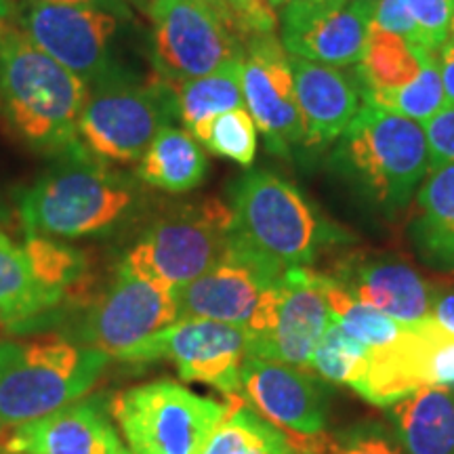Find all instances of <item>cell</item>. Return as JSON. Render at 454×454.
Returning <instances> with one entry per match:
<instances>
[{
	"label": "cell",
	"instance_id": "cell-1",
	"mask_svg": "<svg viewBox=\"0 0 454 454\" xmlns=\"http://www.w3.org/2000/svg\"><path fill=\"white\" fill-rule=\"evenodd\" d=\"M89 93L87 82L26 32L0 24V110L27 145L61 154L82 150L78 122Z\"/></svg>",
	"mask_w": 454,
	"mask_h": 454
},
{
	"label": "cell",
	"instance_id": "cell-2",
	"mask_svg": "<svg viewBox=\"0 0 454 454\" xmlns=\"http://www.w3.org/2000/svg\"><path fill=\"white\" fill-rule=\"evenodd\" d=\"M333 160L368 202L391 215L406 208L429 173V147L421 122L362 101Z\"/></svg>",
	"mask_w": 454,
	"mask_h": 454
},
{
	"label": "cell",
	"instance_id": "cell-3",
	"mask_svg": "<svg viewBox=\"0 0 454 454\" xmlns=\"http://www.w3.org/2000/svg\"><path fill=\"white\" fill-rule=\"evenodd\" d=\"M231 234L242 247L278 271L309 268L322 248L339 242L328 225L291 181L271 170H248L231 190Z\"/></svg>",
	"mask_w": 454,
	"mask_h": 454
},
{
	"label": "cell",
	"instance_id": "cell-4",
	"mask_svg": "<svg viewBox=\"0 0 454 454\" xmlns=\"http://www.w3.org/2000/svg\"><path fill=\"white\" fill-rule=\"evenodd\" d=\"M104 351L64 337L0 340V421H36L81 400L107 364Z\"/></svg>",
	"mask_w": 454,
	"mask_h": 454
},
{
	"label": "cell",
	"instance_id": "cell-5",
	"mask_svg": "<svg viewBox=\"0 0 454 454\" xmlns=\"http://www.w3.org/2000/svg\"><path fill=\"white\" fill-rule=\"evenodd\" d=\"M47 170L21 198V221L32 236L82 238L110 230L133 204V187L84 150Z\"/></svg>",
	"mask_w": 454,
	"mask_h": 454
},
{
	"label": "cell",
	"instance_id": "cell-6",
	"mask_svg": "<svg viewBox=\"0 0 454 454\" xmlns=\"http://www.w3.org/2000/svg\"><path fill=\"white\" fill-rule=\"evenodd\" d=\"M112 412L130 454H202L227 402L158 379L118 394Z\"/></svg>",
	"mask_w": 454,
	"mask_h": 454
},
{
	"label": "cell",
	"instance_id": "cell-7",
	"mask_svg": "<svg viewBox=\"0 0 454 454\" xmlns=\"http://www.w3.org/2000/svg\"><path fill=\"white\" fill-rule=\"evenodd\" d=\"M230 204H185L154 221L124 257V268L181 291L223 259L231 242Z\"/></svg>",
	"mask_w": 454,
	"mask_h": 454
},
{
	"label": "cell",
	"instance_id": "cell-8",
	"mask_svg": "<svg viewBox=\"0 0 454 454\" xmlns=\"http://www.w3.org/2000/svg\"><path fill=\"white\" fill-rule=\"evenodd\" d=\"M89 90L78 135L89 152L107 160H141L160 129L177 116V101L167 81L135 82L118 72Z\"/></svg>",
	"mask_w": 454,
	"mask_h": 454
},
{
	"label": "cell",
	"instance_id": "cell-9",
	"mask_svg": "<svg viewBox=\"0 0 454 454\" xmlns=\"http://www.w3.org/2000/svg\"><path fill=\"white\" fill-rule=\"evenodd\" d=\"M331 322L317 271L311 268L284 271L244 326L248 356L311 371V356Z\"/></svg>",
	"mask_w": 454,
	"mask_h": 454
},
{
	"label": "cell",
	"instance_id": "cell-10",
	"mask_svg": "<svg viewBox=\"0 0 454 454\" xmlns=\"http://www.w3.org/2000/svg\"><path fill=\"white\" fill-rule=\"evenodd\" d=\"M247 356V328L187 317L141 340L122 360H168L184 381L204 383L225 395H236L240 391V371Z\"/></svg>",
	"mask_w": 454,
	"mask_h": 454
},
{
	"label": "cell",
	"instance_id": "cell-11",
	"mask_svg": "<svg viewBox=\"0 0 454 454\" xmlns=\"http://www.w3.org/2000/svg\"><path fill=\"white\" fill-rule=\"evenodd\" d=\"M150 15L156 61L168 84L207 76L244 53L240 38L207 0H152Z\"/></svg>",
	"mask_w": 454,
	"mask_h": 454
},
{
	"label": "cell",
	"instance_id": "cell-12",
	"mask_svg": "<svg viewBox=\"0 0 454 454\" xmlns=\"http://www.w3.org/2000/svg\"><path fill=\"white\" fill-rule=\"evenodd\" d=\"M179 320L177 291L121 265L82 326L84 345L122 360L129 349Z\"/></svg>",
	"mask_w": 454,
	"mask_h": 454
},
{
	"label": "cell",
	"instance_id": "cell-13",
	"mask_svg": "<svg viewBox=\"0 0 454 454\" xmlns=\"http://www.w3.org/2000/svg\"><path fill=\"white\" fill-rule=\"evenodd\" d=\"M21 26L34 44L76 74L89 89L122 72L112 64L110 55L118 20L104 9L27 0Z\"/></svg>",
	"mask_w": 454,
	"mask_h": 454
},
{
	"label": "cell",
	"instance_id": "cell-14",
	"mask_svg": "<svg viewBox=\"0 0 454 454\" xmlns=\"http://www.w3.org/2000/svg\"><path fill=\"white\" fill-rule=\"evenodd\" d=\"M238 394L288 440L326 434L331 400L326 381L316 372L247 356Z\"/></svg>",
	"mask_w": 454,
	"mask_h": 454
},
{
	"label": "cell",
	"instance_id": "cell-15",
	"mask_svg": "<svg viewBox=\"0 0 454 454\" xmlns=\"http://www.w3.org/2000/svg\"><path fill=\"white\" fill-rule=\"evenodd\" d=\"M242 93L270 152L286 156L293 145L303 144L291 57L276 34L244 43Z\"/></svg>",
	"mask_w": 454,
	"mask_h": 454
},
{
	"label": "cell",
	"instance_id": "cell-16",
	"mask_svg": "<svg viewBox=\"0 0 454 454\" xmlns=\"http://www.w3.org/2000/svg\"><path fill=\"white\" fill-rule=\"evenodd\" d=\"M280 276L282 271L259 259L231 234L223 259L177 291L179 320L200 317L244 328Z\"/></svg>",
	"mask_w": 454,
	"mask_h": 454
},
{
	"label": "cell",
	"instance_id": "cell-17",
	"mask_svg": "<svg viewBox=\"0 0 454 454\" xmlns=\"http://www.w3.org/2000/svg\"><path fill=\"white\" fill-rule=\"evenodd\" d=\"M372 26V11L356 0L314 3L293 0L282 13V47L286 53L334 67L360 61Z\"/></svg>",
	"mask_w": 454,
	"mask_h": 454
},
{
	"label": "cell",
	"instance_id": "cell-18",
	"mask_svg": "<svg viewBox=\"0 0 454 454\" xmlns=\"http://www.w3.org/2000/svg\"><path fill=\"white\" fill-rule=\"evenodd\" d=\"M328 276L351 297L402 325H417L431 316L429 282L394 254H349Z\"/></svg>",
	"mask_w": 454,
	"mask_h": 454
},
{
	"label": "cell",
	"instance_id": "cell-19",
	"mask_svg": "<svg viewBox=\"0 0 454 454\" xmlns=\"http://www.w3.org/2000/svg\"><path fill=\"white\" fill-rule=\"evenodd\" d=\"M440 331L442 325L434 316L406 325L391 343L371 348L364 368L349 387L381 408H391L423 387H434L431 349Z\"/></svg>",
	"mask_w": 454,
	"mask_h": 454
},
{
	"label": "cell",
	"instance_id": "cell-20",
	"mask_svg": "<svg viewBox=\"0 0 454 454\" xmlns=\"http://www.w3.org/2000/svg\"><path fill=\"white\" fill-rule=\"evenodd\" d=\"M15 454H121L118 431L99 397L76 400L59 411L20 425L4 442Z\"/></svg>",
	"mask_w": 454,
	"mask_h": 454
},
{
	"label": "cell",
	"instance_id": "cell-21",
	"mask_svg": "<svg viewBox=\"0 0 454 454\" xmlns=\"http://www.w3.org/2000/svg\"><path fill=\"white\" fill-rule=\"evenodd\" d=\"M294 95L303 122V145L322 147L339 139L360 110L362 90L345 67L291 55Z\"/></svg>",
	"mask_w": 454,
	"mask_h": 454
},
{
	"label": "cell",
	"instance_id": "cell-22",
	"mask_svg": "<svg viewBox=\"0 0 454 454\" xmlns=\"http://www.w3.org/2000/svg\"><path fill=\"white\" fill-rule=\"evenodd\" d=\"M412 240L431 268L454 274V162L431 167L417 190Z\"/></svg>",
	"mask_w": 454,
	"mask_h": 454
},
{
	"label": "cell",
	"instance_id": "cell-23",
	"mask_svg": "<svg viewBox=\"0 0 454 454\" xmlns=\"http://www.w3.org/2000/svg\"><path fill=\"white\" fill-rule=\"evenodd\" d=\"M389 414L404 454H454V389L423 387Z\"/></svg>",
	"mask_w": 454,
	"mask_h": 454
},
{
	"label": "cell",
	"instance_id": "cell-24",
	"mask_svg": "<svg viewBox=\"0 0 454 454\" xmlns=\"http://www.w3.org/2000/svg\"><path fill=\"white\" fill-rule=\"evenodd\" d=\"M208 173V160L190 130L173 124L160 129L141 158L137 175L147 185L170 194L196 190Z\"/></svg>",
	"mask_w": 454,
	"mask_h": 454
},
{
	"label": "cell",
	"instance_id": "cell-25",
	"mask_svg": "<svg viewBox=\"0 0 454 454\" xmlns=\"http://www.w3.org/2000/svg\"><path fill=\"white\" fill-rule=\"evenodd\" d=\"M57 305L34 278L24 247L0 234V328L21 331Z\"/></svg>",
	"mask_w": 454,
	"mask_h": 454
},
{
	"label": "cell",
	"instance_id": "cell-26",
	"mask_svg": "<svg viewBox=\"0 0 454 454\" xmlns=\"http://www.w3.org/2000/svg\"><path fill=\"white\" fill-rule=\"evenodd\" d=\"M429 51L414 47L404 36L371 26L364 53L356 66L362 93H381L406 87L421 74L423 59Z\"/></svg>",
	"mask_w": 454,
	"mask_h": 454
},
{
	"label": "cell",
	"instance_id": "cell-27",
	"mask_svg": "<svg viewBox=\"0 0 454 454\" xmlns=\"http://www.w3.org/2000/svg\"><path fill=\"white\" fill-rule=\"evenodd\" d=\"M242 61L244 53L225 61L219 70L207 76L170 84L177 101V116L190 133L219 114L244 107Z\"/></svg>",
	"mask_w": 454,
	"mask_h": 454
},
{
	"label": "cell",
	"instance_id": "cell-28",
	"mask_svg": "<svg viewBox=\"0 0 454 454\" xmlns=\"http://www.w3.org/2000/svg\"><path fill=\"white\" fill-rule=\"evenodd\" d=\"M202 454H299L282 429L253 411L242 397L227 395V412Z\"/></svg>",
	"mask_w": 454,
	"mask_h": 454
},
{
	"label": "cell",
	"instance_id": "cell-29",
	"mask_svg": "<svg viewBox=\"0 0 454 454\" xmlns=\"http://www.w3.org/2000/svg\"><path fill=\"white\" fill-rule=\"evenodd\" d=\"M32 274L44 291L59 301L82 299L89 291V263L82 251L49 236L27 234L24 244Z\"/></svg>",
	"mask_w": 454,
	"mask_h": 454
},
{
	"label": "cell",
	"instance_id": "cell-30",
	"mask_svg": "<svg viewBox=\"0 0 454 454\" xmlns=\"http://www.w3.org/2000/svg\"><path fill=\"white\" fill-rule=\"evenodd\" d=\"M317 280L320 288L325 293L328 309H331V320L349 333L351 337L362 340L368 348H383L391 340L400 337L406 325L394 320L383 311L371 308V305L362 303L356 297L345 291L337 280H333L328 274L317 271Z\"/></svg>",
	"mask_w": 454,
	"mask_h": 454
},
{
	"label": "cell",
	"instance_id": "cell-31",
	"mask_svg": "<svg viewBox=\"0 0 454 454\" xmlns=\"http://www.w3.org/2000/svg\"><path fill=\"white\" fill-rule=\"evenodd\" d=\"M362 99L394 112L397 116L411 118L414 122L429 121L446 106L444 87L438 67V53H427L423 59L421 74L408 82L406 87L394 90H381V93H362Z\"/></svg>",
	"mask_w": 454,
	"mask_h": 454
},
{
	"label": "cell",
	"instance_id": "cell-32",
	"mask_svg": "<svg viewBox=\"0 0 454 454\" xmlns=\"http://www.w3.org/2000/svg\"><path fill=\"white\" fill-rule=\"evenodd\" d=\"M213 154L230 158L242 167H251L257 154V124L247 107L223 112L202 127L192 130Z\"/></svg>",
	"mask_w": 454,
	"mask_h": 454
},
{
	"label": "cell",
	"instance_id": "cell-33",
	"mask_svg": "<svg viewBox=\"0 0 454 454\" xmlns=\"http://www.w3.org/2000/svg\"><path fill=\"white\" fill-rule=\"evenodd\" d=\"M371 348L345 333L337 322H331L317 340L314 356H311V372L325 379L326 383L349 385L364 368Z\"/></svg>",
	"mask_w": 454,
	"mask_h": 454
},
{
	"label": "cell",
	"instance_id": "cell-34",
	"mask_svg": "<svg viewBox=\"0 0 454 454\" xmlns=\"http://www.w3.org/2000/svg\"><path fill=\"white\" fill-rule=\"evenodd\" d=\"M299 454H404L394 431L381 423H364L334 435L291 440Z\"/></svg>",
	"mask_w": 454,
	"mask_h": 454
},
{
	"label": "cell",
	"instance_id": "cell-35",
	"mask_svg": "<svg viewBox=\"0 0 454 454\" xmlns=\"http://www.w3.org/2000/svg\"><path fill=\"white\" fill-rule=\"evenodd\" d=\"M454 0H404V7L419 32V47L440 53L450 34Z\"/></svg>",
	"mask_w": 454,
	"mask_h": 454
},
{
	"label": "cell",
	"instance_id": "cell-36",
	"mask_svg": "<svg viewBox=\"0 0 454 454\" xmlns=\"http://www.w3.org/2000/svg\"><path fill=\"white\" fill-rule=\"evenodd\" d=\"M429 147V168L454 162V106L446 104L438 114L423 122Z\"/></svg>",
	"mask_w": 454,
	"mask_h": 454
},
{
	"label": "cell",
	"instance_id": "cell-37",
	"mask_svg": "<svg viewBox=\"0 0 454 454\" xmlns=\"http://www.w3.org/2000/svg\"><path fill=\"white\" fill-rule=\"evenodd\" d=\"M372 26L404 36L414 47H419V32L408 15L404 0H381L372 11Z\"/></svg>",
	"mask_w": 454,
	"mask_h": 454
},
{
	"label": "cell",
	"instance_id": "cell-38",
	"mask_svg": "<svg viewBox=\"0 0 454 454\" xmlns=\"http://www.w3.org/2000/svg\"><path fill=\"white\" fill-rule=\"evenodd\" d=\"M431 383L434 387H454V334L444 326L431 349Z\"/></svg>",
	"mask_w": 454,
	"mask_h": 454
},
{
	"label": "cell",
	"instance_id": "cell-39",
	"mask_svg": "<svg viewBox=\"0 0 454 454\" xmlns=\"http://www.w3.org/2000/svg\"><path fill=\"white\" fill-rule=\"evenodd\" d=\"M431 286V316L454 334V280L429 282Z\"/></svg>",
	"mask_w": 454,
	"mask_h": 454
},
{
	"label": "cell",
	"instance_id": "cell-40",
	"mask_svg": "<svg viewBox=\"0 0 454 454\" xmlns=\"http://www.w3.org/2000/svg\"><path fill=\"white\" fill-rule=\"evenodd\" d=\"M438 67L442 76V87H444L446 95V104L454 106V41H450V38L440 49Z\"/></svg>",
	"mask_w": 454,
	"mask_h": 454
},
{
	"label": "cell",
	"instance_id": "cell-41",
	"mask_svg": "<svg viewBox=\"0 0 454 454\" xmlns=\"http://www.w3.org/2000/svg\"><path fill=\"white\" fill-rule=\"evenodd\" d=\"M36 3H51V4H81V7H95L104 9L107 13L116 17H129V9L124 7L122 0H36Z\"/></svg>",
	"mask_w": 454,
	"mask_h": 454
},
{
	"label": "cell",
	"instance_id": "cell-42",
	"mask_svg": "<svg viewBox=\"0 0 454 454\" xmlns=\"http://www.w3.org/2000/svg\"><path fill=\"white\" fill-rule=\"evenodd\" d=\"M11 9H13V4H11V0H0V24H3L4 20H7Z\"/></svg>",
	"mask_w": 454,
	"mask_h": 454
},
{
	"label": "cell",
	"instance_id": "cell-43",
	"mask_svg": "<svg viewBox=\"0 0 454 454\" xmlns=\"http://www.w3.org/2000/svg\"><path fill=\"white\" fill-rule=\"evenodd\" d=\"M265 3L271 4V7H274V9H284V7H286V4H291L293 0H265Z\"/></svg>",
	"mask_w": 454,
	"mask_h": 454
},
{
	"label": "cell",
	"instance_id": "cell-44",
	"mask_svg": "<svg viewBox=\"0 0 454 454\" xmlns=\"http://www.w3.org/2000/svg\"><path fill=\"white\" fill-rule=\"evenodd\" d=\"M356 3L364 4V7H368V9H371V11H374V7H377V4L381 3V0H356Z\"/></svg>",
	"mask_w": 454,
	"mask_h": 454
},
{
	"label": "cell",
	"instance_id": "cell-45",
	"mask_svg": "<svg viewBox=\"0 0 454 454\" xmlns=\"http://www.w3.org/2000/svg\"><path fill=\"white\" fill-rule=\"evenodd\" d=\"M448 38L454 41V4H452V20H450V34H448Z\"/></svg>",
	"mask_w": 454,
	"mask_h": 454
},
{
	"label": "cell",
	"instance_id": "cell-46",
	"mask_svg": "<svg viewBox=\"0 0 454 454\" xmlns=\"http://www.w3.org/2000/svg\"><path fill=\"white\" fill-rule=\"evenodd\" d=\"M314 3H345V0H314Z\"/></svg>",
	"mask_w": 454,
	"mask_h": 454
},
{
	"label": "cell",
	"instance_id": "cell-47",
	"mask_svg": "<svg viewBox=\"0 0 454 454\" xmlns=\"http://www.w3.org/2000/svg\"><path fill=\"white\" fill-rule=\"evenodd\" d=\"M3 429H4V425H3V421H0V434H3Z\"/></svg>",
	"mask_w": 454,
	"mask_h": 454
},
{
	"label": "cell",
	"instance_id": "cell-48",
	"mask_svg": "<svg viewBox=\"0 0 454 454\" xmlns=\"http://www.w3.org/2000/svg\"><path fill=\"white\" fill-rule=\"evenodd\" d=\"M121 454H130V450H127V448H124V450H122Z\"/></svg>",
	"mask_w": 454,
	"mask_h": 454
},
{
	"label": "cell",
	"instance_id": "cell-49",
	"mask_svg": "<svg viewBox=\"0 0 454 454\" xmlns=\"http://www.w3.org/2000/svg\"><path fill=\"white\" fill-rule=\"evenodd\" d=\"M4 454H15V452H4Z\"/></svg>",
	"mask_w": 454,
	"mask_h": 454
}]
</instances>
